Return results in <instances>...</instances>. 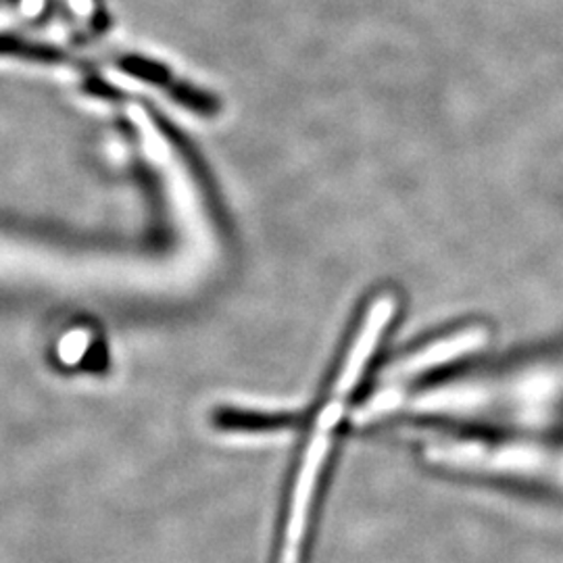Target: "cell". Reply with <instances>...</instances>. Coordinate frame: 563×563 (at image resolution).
<instances>
[{
	"instance_id": "2",
	"label": "cell",
	"mask_w": 563,
	"mask_h": 563,
	"mask_svg": "<svg viewBox=\"0 0 563 563\" xmlns=\"http://www.w3.org/2000/svg\"><path fill=\"white\" fill-rule=\"evenodd\" d=\"M474 341V334H453V336H446L443 341H434L428 349L423 346L422 351L418 353H411L409 357H405L397 367V374L402 376H413V374H420L426 367H432V365H439V363L451 362L455 357H460V353H463V349H467V342Z\"/></svg>"
},
{
	"instance_id": "1",
	"label": "cell",
	"mask_w": 563,
	"mask_h": 563,
	"mask_svg": "<svg viewBox=\"0 0 563 563\" xmlns=\"http://www.w3.org/2000/svg\"><path fill=\"white\" fill-rule=\"evenodd\" d=\"M121 65H123V69H128L136 78L153 81L155 86H162L176 101L181 102L184 107H188L192 111H197V113L211 115L220 109V102L216 101L211 95L197 90V88H192L184 81L174 80V76L163 65L148 63L144 59H125Z\"/></svg>"
}]
</instances>
